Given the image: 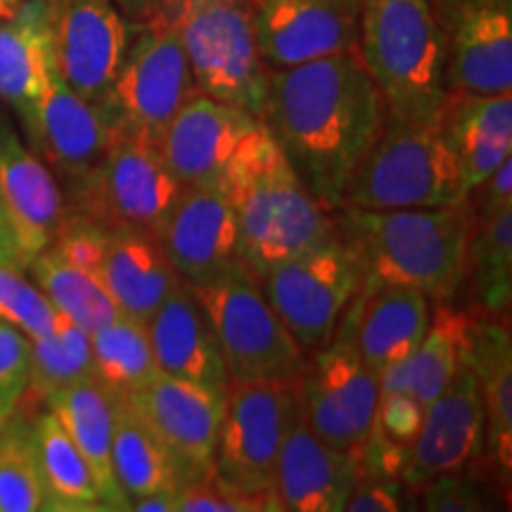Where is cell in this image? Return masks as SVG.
<instances>
[{
  "instance_id": "obj_13",
  "label": "cell",
  "mask_w": 512,
  "mask_h": 512,
  "mask_svg": "<svg viewBox=\"0 0 512 512\" xmlns=\"http://www.w3.org/2000/svg\"><path fill=\"white\" fill-rule=\"evenodd\" d=\"M446 93H512V0H430Z\"/></svg>"
},
{
  "instance_id": "obj_41",
  "label": "cell",
  "mask_w": 512,
  "mask_h": 512,
  "mask_svg": "<svg viewBox=\"0 0 512 512\" xmlns=\"http://www.w3.org/2000/svg\"><path fill=\"white\" fill-rule=\"evenodd\" d=\"M425 406L406 392H380L375 408V420L368 434H375L377 439L387 441L389 446L399 448L406 453L418 437Z\"/></svg>"
},
{
  "instance_id": "obj_8",
  "label": "cell",
  "mask_w": 512,
  "mask_h": 512,
  "mask_svg": "<svg viewBox=\"0 0 512 512\" xmlns=\"http://www.w3.org/2000/svg\"><path fill=\"white\" fill-rule=\"evenodd\" d=\"M366 271L342 235L292 256L261 278V292L306 356L335 335L344 311L361 292Z\"/></svg>"
},
{
  "instance_id": "obj_50",
  "label": "cell",
  "mask_w": 512,
  "mask_h": 512,
  "mask_svg": "<svg viewBox=\"0 0 512 512\" xmlns=\"http://www.w3.org/2000/svg\"><path fill=\"white\" fill-rule=\"evenodd\" d=\"M15 408H17V406H12V403H8V401L0 399V432H3L5 422L10 420V415L15 413Z\"/></svg>"
},
{
  "instance_id": "obj_38",
  "label": "cell",
  "mask_w": 512,
  "mask_h": 512,
  "mask_svg": "<svg viewBox=\"0 0 512 512\" xmlns=\"http://www.w3.org/2000/svg\"><path fill=\"white\" fill-rule=\"evenodd\" d=\"M24 273L12 261H0V320L36 339L48 335L62 316Z\"/></svg>"
},
{
  "instance_id": "obj_27",
  "label": "cell",
  "mask_w": 512,
  "mask_h": 512,
  "mask_svg": "<svg viewBox=\"0 0 512 512\" xmlns=\"http://www.w3.org/2000/svg\"><path fill=\"white\" fill-rule=\"evenodd\" d=\"M55 72L53 0H24L0 22V100L24 117Z\"/></svg>"
},
{
  "instance_id": "obj_32",
  "label": "cell",
  "mask_w": 512,
  "mask_h": 512,
  "mask_svg": "<svg viewBox=\"0 0 512 512\" xmlns=\"http://www.w3.org/2000/svg\"><path fill=\"white\" fill-rule=\"evenodd\" d=\"M112 470L126 510L131 501L152 491H178L174 465L164 446L128 401L114 403Z\"/></svg>"
},
{
  "instance_id": "obj_44",
  "label": "cell",
  "mask_w": 512,
  "mask_h": 512,
  "mask_svg": "<svg viewBox=\"0 0 512 512\" xmlns=\"http://www.w3.org/2000/svg\"><path fill=\"white\" fill-rule=\"evenodd\" d=\"M411 491L401 479L361 475L351 491L344 512H399L411 508Z\"/></svg>"
},
{
  "instance_id": "obj_4",
  "label": "cell",
  "mask_w": 512,
  "mask_h": 512,
  "mask_svg": "<svg viewBox=\"0 0 512 512\" xmlns=\"http://www.w3.org/2000/svg\"><path fill=\"white\" fill-rule=\"evenodd\" d=\"M354 53L382 95L384 114L439 121L444 50L430 0H361Z\"/></svg>"
},
{
  "instance_id": "obj_24",
  "label": "cell",
  "mask_w": 512,
  "mask_h": 512,
  "mask_svg": "<svg viewBox=\"0 0 512 512\" xmlns=\"http://www.w3.org/2000/svg\"><path fill=\"white\" fill-rule=\"evenodd\" d=\"M145 325L159 373L228 394L230 380L219 337L188 285L178 283Z\"/></svg>"
},
{
  "instance_id": "obj_1",
  "label": "cell",
  "mask_w": 512,
  "mask_h": 512,
  "mask_svg": "<svg viewBox=\"0 0 512 512\" xmlns=\"http://www.w3.org/2000/svg\"><path fill=\"white\" fill-rule=\"evenodd\" d=\"M382 119V95L354 50L268 72L261 121L328 211L342 204Z\"/></svg>"
},
{
  "instance_id": "obj_11",
  "label": "cell",
  "mask_w": 512,
  "mask_h": 512,
  "mask_svg": "<svg viewBox=\"0 0 512 512\" xmlns=\"http://www.w3.org/2000/svg\"><path fill=\"white\" fill-rule=\"evenodd\" d=\"M181 190L166 169L159 145L114 133L91 174L69 190L67 209L107 230L131 226L157 238Z\"/></svg>"
},
{
  "instance_id": "obj_31",
  "label": "cell",
  "mask_w": 512,
  "mask_h": 512,
  "mask_svg": "<svg viewBox=\"0 0 512 512\" xmlns=\"http://www.w3.org/2000/svg\"><path fill=\"white\" fill-rule=\"evenodd\" d=\"M34 441L38 470H41L46 510L53 512H93L105 510L91 465L79 446L64 432L53 413L43 411L34 420Z\"/></svg>"
},
{
  "instance_id": "obj_28",
  "label": "cell",
  "mask_w": 512,
  "mask_h": 512,
  "mask_svg": "<svg viewBox=\"0 0 512 512\" xmlns=\"http://www.w3.org/2000/svg\"><path fill=\"white\" fill-rule=\"evenodd\" d=\"M102 283L121 316L147 323L181 283L162 245L140 228H110Z\"/></svg>"
},
{
  "instance_id": "obj_39",
  "label": "cell",
  "mask_w": 512,
  "mask_h": 512,
  "mask_svg": "<svg viewBox=\"0 0 512 512\" xmlns=\"http://www.w3.org/2000/svg\"><path fill=\"white\" fill-rule=\"evenodd\" d=\"M420 510L430 512H482L498 510L501 496H496L494 484H486L482 477L465 475V470L444 472L413 491Z\"/></svg>"
},
{
  "instance_id": "obj_30",
  "label": "cell",
  "mask_w": 512,
  "mask_h": 512,
  "mask_svg": "<svg viewBox=\"0 0 512 512\" xmlns=\"http://www.w3.org/2000/svg\"><path fill=\"white\" fill-rule=\"evenodd\" d=\"M467 313L437 304L430 325L413 354L380 373V392L413 394L422 406H430L444 392L460 363V349L467 330Z\"/></svg>"
},
{
  "instance_id": "obj_6",
  "label": "cell",
  "mask_w": 512,
  "mask_h": 512,
  "mask_svg": "<svg viewBox=\"0 0 512 512\" xmlns=\"http://www.w3.org/2000/svg\"><path fill=\"white\" fill-rule=\"evenodd\" d=\"M162 22L176 31L197 91L261 119L268 72L254 29V0H176Z\"/></svg>"
},
{
  "instance_id": "obj_33",
  "label": "cell",
  "mask_w": 512,
  "mask_h": 512,
  "mask_svg": "<svg viewBox=\"0 0 512 512\" xmlns=\"http://www.w3.org/2000/svg\"><path fill=\"white\" fill-rule=\"evenodd\" d=\"M93 380L114 401H128L159 375L147 325L119 316L91 332Z\"/></svg>"
},
{
  "instance_id": "obj_22",
  "label": "cell",
  "mask_w": 512,
  "mask_h": 512,
  "mask_svg": "<svg viewBox=\"0 0 512 512\" xmlns=\"http://www.w3.org/2000/svg\"><path fill=\"white\" fill-rule=\"evenodd\" d=\"M358 477V453L325 444L311 432L302 415L280 448L268 489V510L344 512Z\"/></svg>"
},
{
  "instance_id": "obj_9",
  "label": "cell",
  "mask_w": 512,
  "mask_h": 512,
  "mask_svg": "<svg viewBox=\"0 0 512 512\" xmlns=\"http://www.w3.org/2000/svg\"><path fill=\"white\" fill-rule=\"evenodd\" d=\"M302 415L299 382L230 384L211 477L268 501L280 448Z\"/></svg>"
},
{
  "instance_id": "obj_5",
  "label": "cell",
  "mask_w": 512,
  "mask_h": 512,
  "mask_svg": "<svg viewBox=\"0 0 512 512\" xmlns=\"http://www.w3.org/2000/svg\"><path fill=\"white\" fill-rule=\"evenodd\" d=\"M460 200L465 197L458 166L439 121H406L389 114L342 195L344 207L358 209L444 207Z\"/></svg>"
},
{
  "instance_id": "obj_35",
  "label": "cell",
  "mask_w": 512,
  "mask_h": 512,
  "mask_svg": "<svg viewBox=\"0 0 512 512\" xmlns=\"http://www.w3.org/2000/svg\"><path fill=\"white\" fill-rule=\"evenodd\" d=\"M27 271L55 311L83 330L95 332L121 316L102 280L64 261L50 247L31 259Z\"/></svg>"
},
{
  "instance_id": "obj_40",
  "label": "cell",
  "mask_w": 512,
  "mask_h": 512,
  "mask_svg": "<svg viewBox=\"0 0 512 512\" xmlns=\"http://www.w3.org/2000/svg\"><path fill=\"white\" fill-rule=\"evenodd\" d=\"M107 242H110V230L105 226L86 219V216L67 211V219H64L60 233H57V238L53 245H50V249L60 254L62 259L69 261L72 266L102 280Z\"/></svg>"
},
{
  "instance_id": "obj_48",
  "label": "cell",
  "mask_w": 512,
  "mask_h": 512,
  "mask_svg": "<svg viewBox=\"0 0 512 512\" xmlns=\"http://www.w3.org/2000/svg\"><path fill=\"white\" fill-rule=\"evenodd\" d=\"M0 261H12V264H17L15 252H12V242H10L8 228H5V221H3V211H0ZM19 268H22V266H19Z\"/></svg>"
},
{
  "instance_id": "obj_3",
  "label": "cell",
  "mask_w": 512,
  "mask_h": 512,
  "mask_svg": "<svg viewBox=\"0 0 512 512\" xmlns=\"http://www.w3.org/2000/svg\"><path fill=\"white\" fill-rule=\"evenodd\" d=\"M337 233L354 247L368 280L408 285L434 302H451L467 278L475 228L467 200L444 207L332 209Z\"/></svg>"
},
{
  "instance_id": "obj_37",
  "label": "cell",
  "mask_w": 512,
  "mask_h": 512,
  "mask_svg": "<svg viewBox=\"0 0 512 512\" xmlns=\"http://www.w3.org/2000/svg\"><path fill=\"white\" fill-rule=\"evenodd\" d=\"M38 510H46V494L38 470L34 422L17 406L0 432V512Z\"/></svg>"
},
{
  "instance_id": "obj_17",
  "label": "cell",
  "mask_w": 512,
  "mask_h": 512,
  "mask_svg": "<svg viewBox=\"0 0 512 512\" xmlns=\"http://www.w3.org/2000/svg\"><path fill=\"white\" fill-rule=\"evenodd\" d=\"M19 119L31 150L69 185V190L91 174L114 140V124L105 105L81 98L60 72L53 74L41 100Z\"/></svg>"
},
{
  "instance_id": "obj_34",
  "label": "cell",
  "mask_w": 512,
  "mask_h": 512,
  "mask_svg": "<svg viewBox=\"0 0 512 512\" xmlns=\"http://www.w3.org/2000/svg\"><path fill=\"white\" fill-rule=\"evenodd\" d=\"M91 377V332L62 316L48 335L31 339L29 382L19 406L46 408L53 396Z\"/></svg>"
},
{
  "instance_id": "obj_45",
  "label": "cell",
  "mask_w": 512,
  "mask_h": 512,
  "mask_svg": "<svg viewBox=\"0 0 512 512\" xmlns=\"http://www.w3.org/2000/svg\"><path fill=\"white\" fill-rule=\"evenodd\" d=\"M465 200L470 204L475 221L489 219L501 209L512 207V157L498 164Z\"/></svg>"
},
{
  "instance_id": "obj_16",
  "label": "cell",
  "mask_w": 512,
  "mask_h": 512,
  "mask_svg": "<svg viewBox=\"0 0 512 512\" xmlns=\"http://www.w3.org/2000/svg\"><path fill=\"white\" fill-rule=\"evenodd\" d=\"M157 240L181 283L188 287L219 283L242 264L238 223L221 183L183 188L166 214Z\"/></svg>"
},
{
  "instance_id": "obj_20",
  "label": "cell",
  "mask_w": 512,
  "mask_h": 512,
  "mask_svg": "<svg viewBox=\"0 0 512 512\" xmlns=\"http://www.w3.org/2000/svg\"><path fill=\"white\" fill-rule=\"evenodd\" d=\"M361 0H254V29L268 69L351 53Z\"/></svg>"
},
{
  "instance_id": "obj_21",
  "label": "cell",
  "mask_w": 512,
  "mask_h": 512,
  "mask_svg": "<svg viewBox=\"0 0 512 512\" xmlns=\"http://www.w3.org/2000/svg\"><path fill=\"white\" fill-rule=\"evenodd\" d=\"M259 124L252 112L197 91L166 126L159 152L181 188L219 185L235 150Z\"/></svg>"
},
{
  "instance_id": "obj_36",
  "label": "cell",
  "mask_w": 512,
  "mask_h": 512,
  "mask_svg": "<svg viewBox=\"0 0 512 512\" xmlns=\"http://www.w3.org/2000/svg\"><path fill=\"white\" fill-rule=\"evenodd\" d=\"M467 275L479 306L491 316H508L512 304V207L475 221L467 249Z\"/></svg>"
},
{
  "instance_id": "obj_2",
  "label": "cell",
  "mask_w": 512,
  "mask_h": 512,
  "mask_svg": "<svg viewBox=\"0 0 512 512\" xmlns=\"http://www.w3.org/2000/svg\"><path fill=\"white\" fill-rule=\"evenodd\" d=\"M221 188L238 223L240 261L254 278L337 235L332 211L311 195L264 121L235 150Z\"/></svg>"
},
{
  "instance_id": "obj_7",
  "label": "cell",
  "mask_w": 512,
  "mask_h": 512,
  "mask_svg": "<svg viewBox=\"0 0 512 512\" xmlns=\"http://www.w3.org/2000/svg\"><path fill=\"white\" fill-rule=\"evenodd\" d=\"M190 290L214 325L230 384L302 382L309 356L245 266L240 264L219 283Z\"/></svg>"
},
{
  "instance_id": "obj_46",
  "label": "cell",
  "mask_w": 512,
  "mask_h": 512,
  "mask_svg": "<svg viewBox=\"0 0 512 512\" xmlns=\"http://www.w3.org/2000/svg\"><path fill=\"white\" fill-rule=\"evenodd\" d=\"M176 0H114L121 15L131 24H147L155 22L174 5Z\"/></svg>"
},
{
  "instance_id": "obj_19",
  "label": "cell",
  "mask_w": 512,
  "mask_h": 512,
  "mask_svg": "<svg viewBox=\"0 0 512 512\" xmlns=\"http://www.w3.org/2000/svg\"><path fill=\"white\" fill-rule=\"evenodd\" d=\"M484 448V403L477 377L460 358L448 387L425 408L422 425L408 448L401 482L418 491L444 472L467 470Z\"/></svg>"
},
{
  "instance_id": "obj_25",
  "label": "cell",
  "mask_w": 512,
  "mask_h": 512,
  "mask_svg": "<svg viewBox=\"0 0 512 512\" xmlns=\"http://www.w3.org/2000/svg\"><path fill=\"white\" fill-rule=\"evenodd\" d=\"M432 299L408 285L363 280L349 304L358 354L377 375L413 354L430 325Z\"/></svg>"
},
{
  "instance_id": "obj_23",
  "label": "cell",
  "mask_w": 512,
  "mask_h": 512,
  "mask_svg": "<svg viewBox=\"0 0 512 512\" xmlns=\"http://www.w3.org/2000/svg\"><path fill=\"white\" fill-rule=\"evenodd\" d=\"M460 358L477 377L484 403V470L503 486L512 479V337L496 318H467ZM477 458V460H479Z\"/></svg>"
},
{
  "instance_id": "obj_12",
  "label": "cell",
  "mask_w": 512,
  "mask_h": 512,
  "mask_svg": "<svg viewBox=\"0 0 512 512\" xmlns=\"http://www.w3.org/2000/svg\"><path fill=\"white\" fill-rule=\"evenodd\" d=\"M299 384L311 432L339 451H358L373 427L380 375L358 354L349 309L330 342L309 356Z\"/></svg>"
},
{
  "instance_id": "obj_29",
  "label": "cell",
  "mask_w": 512,
  "mask_h": 512,
  "mask_svg": "<svg viewBox=\"0 0 512 512\" xmlns=\"http://www.w3.org/2000/svg\"><path fill=\"white\" fill-rule=\"evenodd\" d=\"M114 403L117 401L91 377L53 396L46 408L60 420L64 432L91 465L105 510H126L112 470Z\"/></svg>"
},
{
  "instance_id": "obj_42",
  "label": "cell",
  "mask_w": 512,
  "mask_h": 512,
  "mask_svg": "<svg viewBox=\"0 0 512 512\" xmlns=\"http://www.w3.org/2000/svg\"><path fill=\"white\" fill-rule=\"evenodd\" d=\"M264 496H245L223 486L219 479L204 477L200 482L176 491V512H266Z\"/></svg>"
},
{
  "instance_id": "obj_10",
  "label": "cell",
  "mask_w": 512,
  "mask_h": 512,
  "mask_svg": "<svg viewBox=\"0 0 512 512\" xmlns=\"http://www.w3.org/2000/svg\"><path fill=\"white\" fill-rule=\"evenodd\" d=\"M197 93L176 31L162 19L133 24L124 62L105 105L114 133L159 145L176 112Z\"/></svg>"
},
{
  "instance_id": "obj_49",
  "label": "cell",
  "mask_w": 512,
  "mask_h": 512,
  "mask_svg": "<svg viewBox=\"0 0 512 512\" xmlns=\"http://www.w3.org/2000/svg\"><path fill=\"white\" fill-rule=\"evenodd\" d=\"M22 3L24 0H0V22H3V19H8Z\"/></svg>"
},
{
  "instance_id": "obj_26",
  "label": "cell",
  "mask_w": 512,
  "mask_h": 512,
  "mask_svg": "<svg viewBox=\"0 0 512 512\" xmlns=\"http://www.w3.org/2000/svg\"><path fill=\"white\" fill-rule=\"evenodd\" d=\"M439 128L456 159L460 190L467 197L498 164L512 157V93H446Z\"/></svg>"
},
{
  "instance_id": "obj_43",
  "label": "cell",
  "mask_w": 512,
  "mask_h": 512,
  "mask_svg": "<svg viewBox=\"0 0 512 512\" xmlns=\"http://www.w3.org/2000/svg\"><path fill=\"white\" fill-rule=\"evenodd\" d=\"M31 339L0 320V399L19 406L29 382Z\"/></svg>"
},
{
  "instance_id": "obj_47",
  "label": "cell",
  "mask_w": 512,
  "mask_h": 512,
  "mask_svg": "<svg viewBox=\"0 0 512 512\" xmlns=\"http://www.w3.org/2000/svg\"><path fill=\"white\" fill-rule=\"evenodd\" d=\"M128 510L133 512H176V491L174 489H162L152 491L131 501Z\"/></svg>"
},
{
  "instance_id": "obj_15",
  "label": "cell",
  "mask_w": 512,
  "mask_h": 512,
  "mask_svg": "<svg viewBox=\"0 0 512 512\" xmlns=\"http://www.w3.org/2000/svg\"><path fill=\"white\" fill-rule=\"evenodd\" d=\"M131 36L114 0H53L55 67L81 98L105 102Z\"/></svg>"
},
{
  "instance_id": "obj_18",
  "label": "cell",
  "mask_w": 512,
  "mask_h": 512,
  "mask_svg": "<svg viewBox=\"0 0 512 512\" xmlns=\"http://www.w3.org/2000/svg\"><path fill=\"white\" fill-rule=\"evenodd\" d=\"M0 211L24 271L53 245L69 211L50 166L8 124H0Z\"/></svg>"
},
{
  "instance_id": "obj_14",
  "label": "cell",
  "mask_w": 512,
  "mask_h": 512,
  "mask_svg": "<svg viewBox=\"0 0 512 512\" xmlns=\"http://www.w3.org/2000/svg\"><path fill=\"white\" fill-rule=\"evenodd\" d=\"M128 403L164 446L178 489L211 475L226 396L159 373Z\"/></svg>"
}]
</instances>
